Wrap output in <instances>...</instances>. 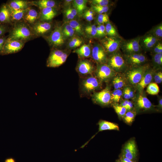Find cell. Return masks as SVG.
Listing matches in <instances>:
<instances>
[{"instance_id":"4316f807","label":"cell","mask_w":162,"mask_h":162,"mask_svg":"<svg viewBox=\"0 0 162 162\" xmlns=\"http://www.w3.org/2000/svg\"><path fill=\"white\" fill-rule=\"evenodd\" d=\"M87 2L86 0H73L72 4L74 8L79 15L81 16L83 14L86 8Z\"/></svg>"},{"instance_id":"681fc988","label":"cell","mask_w":162,"mask_h":162,"mask_svg":"<svg viewBox=\"0 0 162 162\" xmlns=\"http://www.w3.org/2000/svg\"><path fill=\"white\" fill-rule=\"evenodd\" d=\"M119 88L123 87L124 85V82L122 79L120 77L117 76L116 77Z\"/></svg>"},{"instance_id":"52a82bcc","label":"cell","mask_w":162,"mask_h":162,"mask_svg":"<svg viewBox=\"0 0 162 162\" xmlns=\"http://www.w3.org/2000/svg\"><path fill=\"white\" fill-rule=\"evenodd\" d=\"M25 43L7 38L3 46L1 55H6L19 52L23 48Z\"/></svg>"},{"instance_id":"ab89813d","label":"cell","mask_w":162,"mask_h":162,"mask_svg":"<svg viewBox=\"0 0 162 162\" xmlns=\"http://www.w3.org/2000/svg\"><path fill=\"white\" fill-rule=\"evenodd\" d=\"M113 107L117 114L120 117H123L126 112V109L121 105H114Z\"/></svg>"},{"instance_id":"f35d334b","label":"cell","mask_w":162,"mask_h":162,"mask_svg":"<svg viewBox=\"0 0 162 162\" xmlns=\"http://www.w3.org/2000/svg\"><path fill=\"white\" fill-rule=\"evenodd\" d=\"M135 115V113L132 111L126 112L123 117L125 122L128 124H131L134 120Z\"/></svg>"},{"instance_id":"7402d4cb","label":"cell","mask_w":162,"mask_h":162,"mask_svg":"<svg viewBox=\"0 0 162 162\" xmlns=\"http://www.w3.org/2000/svg\"><path fill=\"white\" fill-rule=\"evenodd\" d=\"M8 8L9 10L11 20L12 22H14L15 23L23 20L25 14L29 8L24 10H16Z\"/></svg>"},{"instance_id":"7dc6e473","label":"cell","mask_w":162,"mask_h":162,"mask_svg":"<svg viewBox=\"0 0 162 162\" xmlns=\"http://www.w3.org/2000/svg\"><path fill=\"white\" fill-rule=\"evenodd\" d=\"M7 38L4 36L0 37V55H1L4 43Z\"/></svg>"},{"instance_id":"836d02e7","label":"cell","mask_w":162,"mask_h":162,"mask_svg":"<svg viewBox=\"0 0 162 162\" xmlns=\"http://www.w3.org/2000/svg\"><path fill=\"white\" fill-rule=\"evenodd\" d=\"M159 88L157 83L152 82L149 84L147 87L146 92L150 94L154 95L157 94L159 92Z\"/></svg>"},{"instance_id":"2e32d148","label":"cell","mask_w":162,"mask_h":162,"mask_svg":"<svg viewBox=\"0 0 162 162\" xmlns=\"http://www.w3.org/2000/svg\"><path fill=\"white\" fill-rule=\"evenodd\" d=\"M125 61L135 67L140 66L146 61L147 58L144 54L140 53L125 54Z\"/></svg>"},{"instance_id":"74e56055","label":"cell","mask_w":162,"mask_h":162,"mask_svg":"<svg viewBox=\"0 0 162 162\" xmlns=\"http://www.w3.org/2000/svg\"><path fill=\"white\" fill-rule=\"evenodd\" d=\"M109 5L106 6H98L92 5V10L99 14H104L109 10Z\"/></svg>"},{"instance_id":"d6a6232c","label":"cell","mask_w":162,"mask_h":162,"mask_svg":"<svg viewBox=\"0 0 162 162\" xmlns=\"http://www.w3.org/2000/svg\"><path fill=\"white\" fill-rule=\"evenodd\" d=\"M82 40L80 38L74 37L71 38L68 44L70 48H75L80 46L83 43Z\"/></svg>"},{"instance_id":"4fadbf2b","label":"cell","mask_w":162,"mask_h":162,"mask_svg":"<svg viewBox=\"0 0 162 162\" xmlns=\"http://www.w3.org/2000/svg\"><path fill=\"white\" fill-rule=\"evenodd\" d=\"M146 66H140L129 70L127 74V78L132 84L138 83L146 70Z\"/></svg>"},{"instance_id":"9a60e30c","label":"cell","mask_w":162,"mask_h":162,"mask_svg":"<svg viewBox=\"0 0 162 162\" xmlns=\"http://www.w3.org/2000/svg\"><path fill=\"white\" fill-rule=\"evenodd\" d=\"M81 86L83 92L89 93L98 88L100 86V83L96 77L90 76L82 81Z\"/></svg>"},{"instance_id":"7c38bea8","label":"cell","mask_w":162,"mask_h":162,"mask_svg":"<svg viewBox=\"0 0 162 162\" xmlns=\"http://www.w3.org/2000/svg\"><path fill=\"white\" fill-rule=\"evenodd\" d=\"M35 37L43 36L49 32L52 29V25L49 22L38 20L31 26Z\"/></svg>"},{"instance_id":"816d5d0a","label":"cell","mask_w":162,"mask_h":162,"mask_svg":"<svg viewBox=\"0 0 162 162\" xmlns=\"http://www.w3.org/2000/svg\"><path fill=\"white\" fill-rule=\"evenodd\" d=\"M66 9L75 17L78 14L76 10L74 8L70 7L67 8Z\"/></svg>"},{"instance_id":"3957f363","label":"cell","mask_w":162,"mask_h":162,"mask_svg":"<svg viewBox=\"0 0 162 162\" xmlns=\"http://www.w3.org/2000/svg\"><path fill=\"white\" fill-rule=\"evenodd\" d=\"M122 39L119 37H112L107 36L100 41L107 54H110L119 50Z\"/></svg>"},{"instance_id":"f5cc1de1","label":"cell","mask_w":162,"mask_h":162,"mask_svg":"<svg viewBox=\"0 0 162 162\" xmlns=\"http://www.w3.org/2000/svg\"><path fill=\"white\" fill-rule=\"evenodd\" d=\"M73 1L71 0H65L64 3V6L67 7V8L70 7L71 4L73 3Z\"/></svg>"},{"instance_id":"cb8c5ba5","label":"cell","mask_w":162,"mask_h":162,"mask_svg":"<svg viewBox=\"0 0 162 162\" xmlns=\"http://www.w3.org/2000/svg\"><path fill=\"white\" fill-rule=\"evenodd\" d=\"M152 73L151 71H146L140 81L137 84V88L139 91H142L150 83L152 79Z\"/></svg>"},{"instance_id":"5bb4252c","label":"cell","mask_w":162,"mask_h":162,"mask_svg":"<svg viewBox=\"0 0 162 162\" xmlns=\"http://www.w3.org/2000/svg\"><path fill=\"white\" fill-rule=\"evenodd\" d=\"M92 98L95 102L100 105L106 106L109 104L111 100L110 89L107 87L102 91L94 93Z\"/></svg>"},{"instance_id":"6da1fadb","label":"cell","mask_w":162,"mask_h":162,"mask_svg":"<svg viewBox=\"0 0 162 162\" xmlns=\"http://www.w3.org/2000/svg\"><path fill=\"white\" fill-rule=\"evenodd\" d=\"M35 37L29 25L23 21L15 23L7 38L26 43Z\"/></svg>"},{"instance_id":"d4e9b609","label":"cell","mask_w":162,"mask_h":162,"mask_svg":"<svg viewBox=\"0 0 162 162\" xmlns=\"http://www.w3.org/2000/svg\"><path fill=\"white\" fill-rule=\"evenodd\" d=\"M98 132L105 130H119V127L117 124L108 121L101 120L98 122Z\"/></svg>"},{"instance_id":"91938a15","label":"cell","mask_w":162,"mask_h":162,"mask_svg":"<svg viewBox=\"0 0 162 162\" xmlns=\"http://www.w3.org/2000/svg\"><path fill=\"white\" fill-rule=\"evenodd\" d=\"M4 162H16L14 159L12 158H9L6 159Z\"/></svg>"},{"instance_id":"c3c4849f","label":"cell","mask_w":162,"mask_h":162,"mask_svg":"<svg viewBox=\"0 0 162 162\" xmlns=\"http://www.w3.org/2000/svg\"><path fill=\"white\" fill-rule=\"evenodd\" d=\"M84 16L86 20L89 22L92 21L94 19V14H90L85 13Z\"/></svg>"},{"instance_id":"4dcf8cb0","label":"cell","mask_w":162,"mask_h":162,"mask_svg":"<svg viewBox=\"0 0 162 162\" xmlns=\"http://www.w3.org/2000/svg\"><path fill=\"white\" fill-rule=\"evenodd\" d=\"M61 27L63 34L66 39L73 37L75 33L74 30L68 24L65 23Z\"/></svg>"},{"instance_id":"db71d44e","label":"cell","mask_w":162,"mask_h":162,"mask_svg":"<svg viewBox=\"0 0 162 162\" xmlns=\"http://www.w3.org/2000/svg\"><path fill=\"white\" fill-rule=\"evenodd\" d=\"M119 159L121 162H134L128 158L121 156H120V157Z\"/></svg>"},{"instance_id":"bcb514c9","label":"cell","mask_w":162,"mask_h":162,"mask_svg":"<svg viewBox=\"0 0 162 162\" xmlns=\"http://www.w3.org/2000/svg\"><path fill=\"white\" fill-rule=\"evenodd\" d=\"M64 13L66 18L68 20H73L75 17V16H74L67 9H66L64 10Z\"/></svg>"},{"instance_id":"1f68e13d","label":"cell","mask_w":162,"mask_h":162,"mask_svg":"<svg viewBox=\"0 0 162 162\" xmlns=\"http://www.w3.org/2000/svg\"><path fill=\"white\" fill-rule=\"evenodd\" d=\"M148 32L151 34L159 39L161 40L162 38V23L154 26Z\"/></svg>"},{"instance_id":"30bf717a","label":"cell","mask_w":162,"mask_h":162,"mask_svg":"<svg viewBox=\"0 0 162 162\" xmlns=\"http://www.w3.org/2000/svg\"><path fill=\"white\" fill-rule=\"evenodd\" d=\"M107 54L103 47L99 43L94 44L92 50V58L98 64L106 63L108 59Z\"/></svg>"},{"instance_id":"8fae6325","label":"cell","mask_w":162,"mask_h":162,"mask_svg":"<svg viewBox=\"0 0 162 162\" xmlns=\"http://www.w3.org/2000/svg\"><path fill=\"white\" fill-rule=\"evenodd\" d=\"M160 40L151 34L147 32L144 35L140 37L139 43L142 49L150 51Z\"/></svg>"},{"instance_id":"ee69618b","label":"cell","mask_w":162,"mask_h":162,"mask_svg":"<svg viewBox=\"0 0 162 162\" xmlns=\"http://www.w3.org/2000/svg\"><path fill=\"white\" fill-rule=\"evenodd\" d=\"M8 30V28L7 25L0 23V37L4 36Z\"/></svg>"},{"instance_id":"ba28073f","label":"cell","mask_w":162,"mask_h":162,"mask_svg":"<svg viewBox=\"0 0 162 162\" xmlns=\"http://www.w3.org/2000/svg\"><path fill=\"white\" fill-rule=\"evenodd\" d=\"M137 154L138 151L135 141L134 139H131L125 144L120 156L136 162Z\"/></svg>"},{"instance_id":"6f0895ef","label":"cell","mask_w":162,"mask_h":162,"mask_svg":"<svg viewBox=\"0 0 162 162\" xmlns=\"http://www.w3.org/2000/svg\"><path fill=\"white\" fill-rule=\"evenodd\" d=\"M127 91L130 98H133L134 96V92L130 88H126Z\"/></svg>"},{"instance_id":"f1b7e54d","label":"cell","mask_w":162,"mask_h":162,"mask_svg":"<svg viewBox=\"0 0 162 162\" xmlns=\"http://www.w3.org/2000/svg\"><path fill=\"white\" fill-rule=\"evenodd\" d=\"M74 30L75 32L80 35L84 34L82 27L81 24L75 20H72L66 22Z\"/></svg>"},{"instance_id":"603a6c76","label":"cell","mask_w":162,"mask_h":162,"mask_svg":"<svg viewBox=\"0 0 162 162\" xmlns=\"http://www.w3.org/2000/svg\"><path fill=\"white\" fill-rule=\"evenodd\" d=\"M74 52L76 53L80 58H85L90 56L92 50L89 45L84 44L75 50Z\"/></svg>"},{"instance_id":"ffe728a7","label":"cell","mask_w":162,"mask_h":162,"mask_svg":"<svg viewBox=\"0 0 162 162\" xmlns=\"http://www.w3.org/2000/svg\"><path fill=\"white\" fill-rule=\"evenodd\" d=\"M6 4L9 8L16 10L26 9L31 5V2L23 0H10Z\"/></svg>"},{"instance_id":"f6af8a7d","label":"cell","mask_w":162,"mask_h":162,"mask_svg":"<svg viewBox=\"0 0 162 162\" xmlns=\"http://www.w3.org/2000/svg\"><path fill=\"white\" fill-rule=\"evenodd\" d=\"M154 80L156 83H160L162 81V73L161 72H158L154 76Z\"/></svg>"},{"instance_id":"e0dca14e","label":"cell","mask_w":162,"mask_h":162,"mask_svg":"<svg viewBox=\"0 0 162 162\" xmlns=\"http://www.w3.org/2000/svg\"><path fill=\"white\" fill-rule=\"evenodd\" d=\"M76 70L78 73L81 75H88L92 73L94 67L92 63L89 60L82 59L78 62Z\"/></svg>"},{"instance_id":"484cf974","label":"cell","mask_w":162,"mask_h":162,"mask_svg":"<svg viewBox=\"0 0 162 162\" xmlns=\"http://www.w3.org/2000/svg\"><path fill=\"white\" fill-rule=\"evenodd\" d=\"M31 4L37 6L40 9L46 8H56L57 3L53 0H39L31 2Z\"/></svg>"},{"instance_id":"60d3db41","label":"cell","mask_w":162,"mask_h":162,"mask_svg":"<svg viewBox=\"0 0 162 162\" xmlns=\"http://www.w3.org/2000/svg\"><path fill=\"white\" fill-rule=\"evenodd\" d=\"M153 54L162 53V43L159 41L150 51Z\"/></svg>"},{"instance_id":"f546056e","label":"cell","mask_w":162,"mask_h":162,"mask_svg":"<svg viewBox=\"0 0 162 162\" xmlns=\"http://www.w3.org/2000/svg\"><path fill=\"white\" fill-rule=\"evenodd\" d=\"M105 26L106 36L112 37H120L115 27L109 21Z\"/></svg>"},{"instance_id":"9c48e42d","label":"cell","mask_w":162,"mask_h":162,"mask_svg":"<svg viewBox=\"0 0 162 162\" xmlns=\"http://www.w3.org/2000/svg\"><path fill=\"white\" fill-rule=\"evenodd\" d=\"M97 77L101 81L109 80L114 75L115 71L107 64H99L96 70Z\"/></svg>"},{"instance_id":"94428289","label":"cell","mask_w":162,"mask_h":162,"mask_svg":"<svg viewBox=\"0 0 162 162\" xmlns=\"http://www.w3.org/2000/svg\"><path fill=\"white\" fill-rule=\"evenodd\" d=\"M158 106L162 108V99H160L159 101V103Z\"/></svg>"},{"instance_id":"44dd1931","label":"cell","mask_w":162,"mask_h":162,"mask_svg":"<svg viewBox=\"0 0 162 162\" xmlns=\"http://www.w3.org/2000/svg\"><path fill=\"white\" fill-rule=\"evenodd\" d=\"M11 23L9 9L6 4L3 3L0 6V23L7 25Z\"/></svg>"},{"instance_id":"11a10c76","label":"cell","mask_w":162,"mask_h":162,"mask_svg":"<svg viewBox=\"0 0 162 162\" xmlns=\"http://www.w3.org/2000/svg\"><path fill=\"white\" fill-rule=\"evenodd\" d=\"M133 104L130 101L128 100L126 109L128 110H131L133 107Z\"/></svg>"},{"instance_id":"9f6ffc18","label":"cell","mask_w":162,"mask_h":162,"mask_svg":"<svg viewBox=\"0 0 162 162\" xmlns=\"http://www.w3.org/2000/svg\"><path fill=\"white\" fill-rule=\"evenodd\" d=\"M124 97L125 99H128L130 98L126 88L125 89L124 91Z\"/></svg>"},{"instance_id":"6125c7cd","label":"cell","mask_w":162,"mask_h":162,"mask_svg":"<svg viewBox=\"0 0 162 162\" xmlns=\"http://www.w3.org/2000/svg\"><path fill=\"white\" fill-rule=\"evenodd\" d=\"M116 162H121V161L118 159L116 160Z\"/></svg>"},{"instance_id":"8992f818","label":"cell","mask_w":162,"mask_h":162,"mask_svg":"<svg viewBox=\"0 0 162 162\" xmlns=\"http://www.w3.org/2000/svg\"><path fill=\"white\" fill-rule=\"evenodd\" d=\"M66 39L64 36L61 26H56L47 37L50 44L54 47L57 48L62 45Z\"/></svg>"},{"instance_id":"5b68a950","label":"cell","mask_w":162,"mask_h":162,"mask_svg":"<svg viewBox=\"0 0 162 162\" xmlns=\"http://www.w3.org/2000/svg\"><path fill=\"white\" fill-rule=\"evenodd\" d=\"M107 64L114 71H120L126 67L125 61L119 50L110 54Z\"/></svg>"},{"instance_id":"7a4b0ae2","label":"cell","mask_w":162,"mask_h":162,"mask_svg":"<svg viewBox=\"0 0 162 162\" xmlns=\"http://www.w3.org/2000/svg\"><path fill=\"white\" fill-rule=\"evenodd\" d=\"M68 54L64 51L53 49L51 52L46 61V66L56 68L63 64L66 61Z\"/></svg>"},{"instance_id":"b9f144b4","label":"cell","mask_w":162,"mask_h":162,"mask_svg":"<svg viewBox=\"0 0 162 162\" xmlns=\"http://www.w3.org/2000/svg\"><path fill=\"white\" fill-rule=\"evenodd\" d=\"M90 2L93 5L106 6L109 5L110 1L109 0H92Z\"/></svg>"},{"instance_id":"d590c367","label":"cell","mask_w":162,"mask_h":162,"mask_svg":"<svg viewBox=\"0 0 162 162\" xmlns=\"http://www.w3.org/2000/svg\"><path fill=\"white\" fill-rule=\"evenodd\" d=\"M85 32L92 37H96L97 26L94 24L88 25L85 28Z\"/></svg>"},{"instance_id":"e575fe53","label":"cell","mask_w":162,"mask_h":162,"mask_svg":"<svg viewBox=\"0 0 162 162\" xmlns=\"http://www.w3.org/2000/svg\"><path fill=\"white\" fill-rule=\"evenodd\" d=\"M152 62L154 68H158L160 67L162 64V53L153 54Z\"/></svg>"},{"instance_id":"7bdbcfd3","label":"cell","mask_w":162,"mask_h":162,"mask_svg":"<svg viewBox=\"0 0 162 162\" xmlns=\"http://www.w3.org/2000/svg\"><path fill=\"white\" fill-rule=\"evenodd\" d=\"M106 36L105 26L104 24L99 25L97 30V37L102 38Z\"/></svg>"},{"instance_id":"277c9868","label":"cell","mask_w":162,"mask_h":162,"mask_svg":"<svg viewBox=\"0 0 162 162\" xmlns=\"http://www.w3.org/2000/svg\"><path fill=\"white\" fill-rule=\"evenodd\" d=\"M140 36L131 39L122 40L120 48L126 54L140 53L142 49L140 44Z\"/></svg>"},{"instance_id":"83f0119b","label":"cell","mask_w":162,"mask_h":162,"mask_svg":"<svg viewBox=\"0 0 162 162\" xmlns=\"http://www.w3.org/2000/svg\"><path fill=\"white\" fill-rule=\"evenodd\" d=\"M137 105L139 109L144 110L149 109L152 106V104L149 100L147 97L142 95L139 96Z\"/></svg>"},{"instance_id":"ac0fdd59","label":"cell","mask_w":162,"mask_h":162,"mask_svg":"<svg viewBox=\"0 0 162 162\" xmlns=\"http://www.w3.org/2000/svg\"><path fill=\"white\" fill-rule=\"evenodd\" d=\"M38 20L41 22H49L57 15L56 8H46L40 9Z\"/></svg>"},{"instance_id":"8d00e7d4","label":"cell","mask_w":162,"mask_h":162,"mask_svg":"<svg viewBox=\"0 0 162 162\" xmlns=\"http://www.w3.org/2000/svg\"><path fill=\"white\" fill-rule=\"evenodd\" d=\"M97 21L99 25L106 23L110 21L108 15L106 13L98 14Z\"/></svg>"},{"instance_id":"680465c9","label":"cell","mask_w":162,"mask_h":162,"mask_svg":"<svg viewBox=\"0 0 162 162\" xmlns=\"http://www.w3.org/2000/svg\"><path fill=\"white\" fill-rule=\"evenodd\" d=\"M113 83L115 89H119L118 84L116 77L114 78L113 80Z\"/></svg>"},{"instance_id":"d6986e66","label":"cell","mask_w":162,"mask_h":162,"mask_svg":"<svg viewBox=\"0 0 162 162\" xmlns=\"http://www.w3.org/2000/svg\"><path fill=\"white\" fill-rule=\"evenodd\" d=\"M39 14L35 9L29 7L24 16L23 21L31 26L38 21Z\"/></svg>"},{"instance_id":"f907efd6","label":"cell","mask_w":162,"mask_h":162,"mask_svg":"<svg viewBox=\"0 0 162 162\" xmlns=\"http://www.w3.org/2000/svg\"><path fill=\"white\" fill-rule=\"evenodd\" d=\"M122 95V92L120 89H118L114 101L118 102Z\"/></svg>"}]
</instances>
